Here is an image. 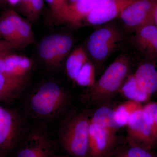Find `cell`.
I'll list each match as a JSON object with an SVG mask.
<instances>
[{
	"mask_svg": "<svg viewBox=\"0 0 157 157\" xmlns=\"http://www.w3.org/2000/svg\"><path fill=\"white\" fill-rule=\"evenodd\" d=\"M112 128H101L90 121L89 157H105L117 142L116 131Z\"/></svg>",
	"mask_w": 157,
	"mask_h": 157,
	"instance_id": "obj_10",
	"label": "cell"
},
{
	"mask_svg": "<svg viewBox=\"0 0 157 157\" xmlns=\"http://www.w3.org/2000/svg\"><path fill=\"white\" fill-rule=\"evenodd\" d=\"M54 16L59 22H67L69 10L68 0H45Z\"/></svg>",
	"mask_w": 157,
	"mask_h": 157,
	"instance_id": "obj_24",
	"label": "cell"
},
{
	"mask_svg": "<svg viewBox=\"0 0 157 157\" xmlns=\"http://www.w3.org/2000/svg\"><path fill=\"white\" fill-rule=\"evenodd\" d=\"M56 157H57V156H56Z\"/></svg>",
	"mask_w": 157,
	"mask_h": 157,
	"instance_id": "obj_32",
	"label": "cell"
},
{
	"mask_svg": "<svg viewBox=\"0 0 157 157\" xmlns=\"http://www.w3.org/2000/svg\"><path fill=\"white\" fill-rule=\"evenodd\" d=\"M66 101V94L59 86L48 82L42 85L31 96L29 105L35 115L48 118L58 113Z\"/></svg>",
	"mask_w": 157,
	"mask_h": 157,
	"instance_id": "obj_3",
	"label": "cell"
},
{
	"mask_svg": "<svg viewBox=\"0 0 157 157\" xmlns=\"http://www.w3.org/2000/svg\"><path fill=\"white\" fill-rule=\"evenodd\" d=\"M155 24L157 26V5L155 11Z\"/></svg>",
	"mask_w": 157,
	"mask_h": 157,
	"instance_id": "obj_30",
	"label": "cell"
},
{
	"mask_svg": "<svg viewBox=\"0 0 157 157\" xmlns=\"http://www.w3.org/2000/svg\"><path fill=\"white\" fill-rule=\"evenodd\" d=\"M90 121L101 128H119L115 121L114 110L107 107H102L97 109Z\"/></svg>",
	"mask_w": 157,
	"mask_h": 157,
	"instance_id": "obj_20",
	"label": "cell"
},
{
	"mask_svg": "<svg viewBox=\"0 0 157 157\" xmlns=\"http://www.w3.org/2000/svg\"><path fill=\"white\" fill-rule=\"evenodd\" d=\"M127 126L128 136L132 145L149 150L157 145L152 134L148 115L143 107L130 116Z\"/></svg>",
	"mask_w": 157,
	"mask_h": 157,
	"instance_id": "obj_6",
	"label": "cell"
},
{
	"mask_svg": "<svg viewBox=\"0 0 157 157\" xmlns=\"http://www.w3.org/2000/svg\"><path fill=\"white\" fill-rule=\"evenodd\" d=\"M14 47L6 40H0V52H11Z\"/></svg>",
	"mask_w": 157,
	"mask_h": 157,
	"instance_id": "obj_27",
	"label": "cell"
},
{
	"mask_svg": "<svg viewBox=\"0 0 157 157\" xmlns=\"http://www.w3.org/2000/svg\"><path fill=\"white\" fill-rule=\"evenodd\" d=\"M117 157H156L149 150L135 145L121 151Z\"/></svg>",
	"mask_w": 157,
	"mask_h": 157,
	"instance_id": "obj_26",
	"label": "cell"
},
{
	"mask_svg": "<svg viewBox=\"0 0 157 157\" xmlns=\"http://www.w3.org/2000/svg\"><path fill=\"white\" fill-rule=\"evenodd\" d=\"M135 41L140 51L147 57L157 59V26L147 25L137 29Z\"/></svg>",
	"mask_w": 157,
	"mask_h": 157,
	"instance_id": "obj_12",
	"label": "cell"
},
{
	"mask_svg": "<svg viewBox=\"0 0 157 157\" xmlns=\"http://www.w3.org/2000/svg\"><path fill=\"white\" fill-rule=\"evenodd\" d=\"M90 119L86 114L73 116L64 125L60 140L65 151L74 157H89Z\"/></svg>",
	"mask_w": 157,
	"mask_h": 157,
	"instance_id": "obj_1",
	"label": "cell"
},
{
	"mask_svg": "<svg viewBox=\"0 0 157 157\" xmlns=\"http://www.w3.org/2000/svg\"><path fill=\"white\" fill-rule=\"evenodd\" d=\"M0 33L14 48H17L16 28L14 22L6 13L0 21Z\"/></svg>",
	"mask_w": 157,
	"mask_h": 157,
	"instance_id": "obj_22",
	"label": "cell"
},
{
	"mask_svg": "<svg viewBox=\"0 0 157 157\" xmlns=\"http://www.w3.org/2000/svg\"><path fill=\"white\" fill-rule=\"evenodd\" d=\"M10 4L12 5H17L20 0H7Z\"/></svg>",
	"mask_w": 157,
	"mask_h": 157,
	"instance_id": "obj_29",
	"label": "cell"
},
{
	"mask_svg": "<svg viewBox=\"0 0 157 157\" xmlns=\"http://www.w3.org/2000/svg\"><path fill=\"white\" fill-rule=\"evenodd\" d=\"M88 61L87 55L82 47L76 48L71 53L66 62L68 76L74 80L83 65Z\"/></svg>",
	"mask_w": 157,
	"mask_h": 157,
	"instance_id": "obj_19",
	"label": "cell"
},
{
	"mask_svg": "<svg viewBox=\"0 0 157 157\" xmlns=\"http://www.w3.org/2000/svg\"><path fill=\"white\" fill-rule=\"evenodd\" d=\"M143 109L148 115L153 137L157 144V102L147 104Z\"/></svg>",
	"mask_w": 157,
	"mask_h": 157,
	"instance_id": "obj_25",
	"label": "cell"
},
{
	"mask_svg": "<svg viewBox=\"0 0 157 157\" xmlns=\"http://www.w3.org/2000/svg\"><path fill=\"white\" fill-rule=\"evenodd\" d=\"M136 0H98L86 17L88 22L98 25L119 17L123 11Z\"/></svg>",
	"mask_w": 157,
	"mask_h": 157,
	"instance_id": "obj_11",
	"label": "cell"
},
{
	"mask_svg": "<svg viewBox=\"0 0 157 157\" xmlns=\"http://www.w3.org/2000/svg\"><path fill=\"white\" fill-rule=\"evenodd\" d=\"M98 0H77L70 3L67 22L73 25L79 23L87 17L92 11Z\"/></svg>",
	"mask_w": 157,
	"mask_h": 157,
	"instance_id": "obj_15",
	"label": "cell"
},
{
	"mask_svg": "<svg viewBox=\"0 0 157 157\" xmlns=\"http://www.w3.org/2000/svg\"><path fill=\"white\" fill-rule=\"evenodd\" d=\"M11 52H0V73L4 74L5 72V59Z\"/></svg>",
	"mask_w": 157,
	"mask_h": 157,
	"instance_id": "obj_28",
	"label": "cell"
},
{
	"mask_svg": "<svg viewBox=\"0 0 157 157\" xmlns=\"http://www.w3.org/2000/svg\"><path fill=\"white\" fill-rule=\"evenodd\" d=\"M129 68V61L126 57L121 56L116 59L91 88L90 101L98 104L112 97L120 90L128 76Z\"/></svg>",
	"mask_w": 157,
	"mask_h": 157,
	"instance_id": "obj_2",
	"label": "cell"
},
{
	"mask_svg": "<svg viewBox=\"0 0 157 157\" xmlns=\"http://www.w3.org/2000/svg\"><path fill=\"white\" fill-rule=\"evenodd\" d=\"M157 0H136L125 8L119 17L130 27L138 28L155 24Z\"/></svg>",
	"mask_w": 157,
	"mask_h": 157,
	"instance_id": "obj_8",
	"label": "cell"
},
{
	"mask_svg": "<svg viewBox=\"0 0 157 157\" xmlns=\"http://www.w3.org/2000/svg\"><path fill=\"white\" fill-rule=\"evenodd\" d=\"M121 34L114 28L100 29L91 34L87 43L89 52L98 62L104 60L121 40Z\"/></svg>",
	"mask_w": 157,
	"mask_h": 157,
	"instance_id": "obj_5",
	"label": "cell"
},
{
	"mask_svg": "<svg viewBox=\"0 0 157 157\" xmlns=\"http://www.w3.org/2000/svg\"><path fill=\"white\" fill-rule=\"evenodd\" d=\"M17 5L19 11L27 19L34 21L42 12L43 0H20Z\"/></svg>",
	"mask_w": 157,
	"mask_h": 157,
	"instance_id": "obj_21",
	"label": "cell"
},
{
	"mask_svg": "<svg viewBox=\"0 0 157 157\" xmlns=\"http://www.w3.org/2000/svg\"><path fill=\"white\" fill-rule=\"evenodd\" d=\"M73 45L70 37L55 34L45 37L40 42L39 55L46 63L56 66L63 59Z\"/></svg>",
	"mask_w": 157,
	"mask_h": 157,
	"instance_id": "obj_9",
	"label": "cell"
},
{
	"mask_svg": "<svg viewBox=\"0 0 157 157\" xmlns=\"http://www.w3.org/2000/svg\"><path fill=\"white\" fill-rule=\"evenodd\" d=\"M22 140L15 157L56 156L52 141L42 129H33Z\"/></svg>",
	"mask_w": 157,
	"mask_h": 157,
	"instance_id": "obj_4",
	"label": "cell"
},
{
	"mask_svg": "<svg viewBox=\"0 0 157 157\" xmlns=\"http://www.w3.org/2000/svg\"><path fill=\"white\" fill-rule=\"evenodd\" d=\"M120 90L122 94L129 100L140 103L147 101L151 97L140 89L134 74L130 75L126 78Z\"/></svg>",
	"mask_w": 157,
	"mask_h": 157,
	"instance_id": "obj_18",
	"label": "cell"
},
{
	"mask_svg": "<svg viewBox=\"0 0 157 157\" xmlns=\"http://www.w3.org/2000/svg\"><path fill=\"white\" fill-rule=\"evenodd\" d=\"M4 74L24 81V77L32 67L29 59L25 57L9 53L5 59Z\"/></svg>",
	"mask_w": 157,
	"mask_h": 157,
	"instance_id": "obj_14",
	"label": "cell"
},
{
	"mask_svg": "<svg viewBox=\"0 0 157 157\" xmlns=\"http://www.w3.org/2000/svg\"><path fill=\"white\" fill-rule=\"evenodd\" d=\"M23 82L3 73H0V102L10 101L17 96Z\"/></svg>",
	"mask_w": 157,
	"mask_h": 157,
	"instance_id": "obj_17",
	"label": "cell"
},
{
	"mask_svg": "<svg viewBox=\"0 0 157 157\" xmlns=\"http://www.w3.org/2000/svg\"><path fill=\"white\" fill-rule=\"evenodd\" d=\"M74 81L78 85L92 88L95 84V70L92 63L88 61L82 68Z\"/></svg>",
	"mask_w": 157,
	"mask_h": 157,
	"instance_id": "obj_23",
	"label": "cell"
},
{
	"mask_svg": "<svg viewBox=\"0 0 157 157\" xmlns=\"http://www.w3.org/2000/svg\"><path fill=\"white\" fill-rule=\"evenodd\" d=\"M77 0H68V2H69V4L70 3H73L74 2H76Z\"/></svg>",
	"mask_w": 157,
	"mask_h": 157,
	"instance_id": "obj_31",
	"label": "cell"
},
{
	"mask_svg": "<svg viewBox=\"0 0 157 157\" xmlns=\"http://www.w3.org/2000/svg\"><path fill=\"white\" fill-rule=\"evenodd\" d=\"M140 89L151 96L157 93V62L141 64L134 74Z\"/></svg>",
	"mask_w": 157,
	"mask_h": 157,
	"instance_id": "obj_13",
	"label": "cell"
},
{
	"mask_svg": "<svg viewBox=\"0 0 157 157\" xmlns=\"http://www.w3.org/2000/svg\"><path fill=\"white\" fill-rule=\"evenodd\" d=\"M20 119L15 111L0 106V157L11 150L19 140Z\"/></svg>",
	"mask_w": 157,
	"mask_h": 157,
	"instance_id": "obj_7",
	"label": "cell"
},
{
	"mask_svg": "<svg viewBox=\"0 0 157 157\" xmlns=\"http://www.w3.org/2000/svg\"><path fill=\"white\" fill-rule=\"evenodd\" d=\"M6 14L14 22L16 28L17 48H24L34 40V36L31 28L27 22L25 21L14 11L10 10Z\"/></svg>",
	"mask_w": 157,
	"mask_h": 157,
	"instance_id": "obj_16",
	"label": "cell"
}]
</instances>
